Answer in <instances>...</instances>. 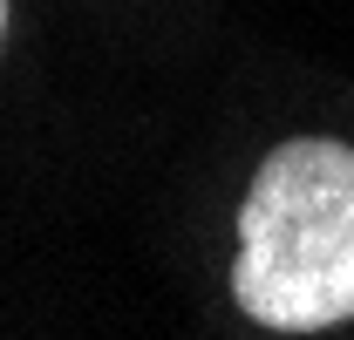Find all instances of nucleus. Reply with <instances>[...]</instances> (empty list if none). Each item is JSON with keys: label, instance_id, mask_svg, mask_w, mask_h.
I'll list each match as a JSON object with an SVG mask.
<instances>
[{"label": "nucleus", "instance_id": "nucleus-1", "mask_svg": "<svg viewBox=\"0 0 354 340\" xmlns=\"http://www.w3.org/2000/svg\"><path fill=\"white\" fill-rule=\"evenodd\" d=\"M232 299L266 334H320L354 320V150L293 136L259 164L239 205Z\"/></svg>", "mask_w": 354, "mask_h": 340}, {"label": "nucleus", "instance_id": "nucleus-2", "mask_svg": "<svg viewBox=\"0 0 354 340\" xmlns=\"http://www.w3.org/2000/svg\"><path fill=\"white\" fill-rule=\"evenodd\" d=\"M0 35H7V0H0Z\"/></svg>", "mask_w": 354, "mask_h": 340}]
</instances>
